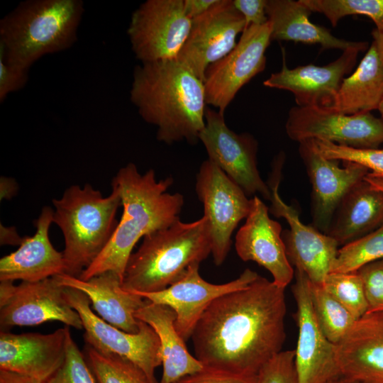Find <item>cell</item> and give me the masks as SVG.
<instances>
[{
    "instance_id": "6",
    "label": "cell",
    "mask_w": 383,
    "mask_h": 383,
    "mask_svg": "<svg viewBox=\"0 0 383 383\" xmlns=\"http://www.w3.org/2000/svg\"><path fill=\"white\" fill-rule=\"evenodd\" d=\"M104 197L100 191L86 184L83 188L72 185L60 199L52 200L53 223L65 239L62 251L65 273L79 277L102 252L110 240L121 206L118 188Z\"/></svg>"
},
{
    "instance_id": "23",
    "label": "cell",
    "mask_w": 383,
    "mask_h": 383,
    "mask_svg": "<svg viewBox=\"0 0 383 383\" xmlns=\"http://www.w3.org/2000/svg\"><path fill=\"white\" fill-rule=\"evenodd\" d=\"M53 209L44 206L35 221V233L23 237L19 248L0 260V281L38 282L65 273L62 252L52 245L49 230Z\"/></svg>"
},
{
    "instance_id": "1",
    "label": "cell",
    "mask_w": 383,
    "mask_h": 383,
    "mask_svg": "<svg viewBox=\"0 0 383 383\" xmlns=\"http://www.w3.org/2000/svg\"><path fill=\"white\" fill-rule=\"evenodd\" d=\"M284 290L259 275L215 299L192 333L195 357L204 367L258 374L285 341Z\"/></svg>"
},
{
    "instance_id": "7",
    "label": "cell",
    "mask_w": 383,
    "mask_h": 383,
    "mask_svg": "<svg viewBox=\"0 0 383 383\" xmlns=\"http://www.w3.org/2000/svg\"><path fill=\"white\" fill-rule=\"evenodd\" d=\"M65 295L80 316L86 345L101 353L127 359L143 370L150 383H157L155 371L162 365L160 343L150 326L139 320L138 333L125 332L96 316L82 292L65 287Z\"/></svg>"
},
{
    "instance_id": "44",
    "label": "cell",
    "mask_w": 383,
    "mask_h": 383,
    "mask_svg": "<svg viewBox=\"0 0 383 383\" xmlns=\"http://www.w3.org/2000/svg\"><path fill=\"white\" fill-rule=\"evenodd\" d=\"M0 383H31L28 379L4 370H0Z\"/></svg>"
},
{
    "instance_id": "45",
    "label": "cell",
    "mask_w": 383,
    "mask_h": 383,
    "mask_svg": "<svg viewBox=\"0 0 383 383\" xmlns=\"http://www.w3.org/2000/svg\"><path fill=\"white\" fill-rule=\"evenodd\" d=\"M372 35L383 63V30H379L374 28Z\"/></svg>"
},
{
    "instance_id": "47",
    "label": "cell",
    "mask_w": 383,
    "mask_h": 383,
    "mask_svg": "<svg viewBox=\"0 0 383 383\" xmlns=\"http://www.w3.org/2000/svg\"><path fill=\"white\" fill-rule=\"evenodd\" d=\"M326 383H357L348 379L340 377L333 379H331Z\"/></svg>"
},
{
    "instance_id": "25",
    "label": "cell",
    "mask_w": 383,
    "mask_h": 383,
    "mask_svg": "<svg viewBox=\"0 0 383 383\" xmlns=\"http://www.w3.org/2000/svg\"><path fill=\"white\" fill-rule=\"evenodd\" d=\"M383 226V191L365 179L344 196L333 216L326 234L342 245Z\"/></svg>"
},
{
    "instance_id": "37",
    "label": "cell",
    "mask_w": 383,
    "mask_h": 383,
    "mask_svg": "<svg viewBox=\"0 0 383 383\" xmlns=\"http://www.w3.org/2000/svg\"><path fill=\"white\" fill-rule=\"evenodd\" d=\"M357 272L362 282L367 311L383 309V259L368 263Z\"/></svg>"
},
{
    "instance_id": "22",
    "label": "cell",
    "mask_w": 383,
    "mask_h": 383,
    "mask_svg": "<svg viewBox=\"0 0 383 383\" xmlns=\"http://www.w3.org/2000/svg\"><path fill=\"white\" fill-rule=\"evenodd\" d=\"M340 377L357 383H383V309L367 311L335 345Z\"/></svg>"
},
{
    "instance_id": "38",
    "label": "cell",
    "mask_w": 383,
    "mask_h": 383,
    "mask_svg": "<svg viewBox=\"0 0 383 383\" xmlns=\"http://www.w3.org/2000/svg\"><path fill=\"white\" fill-rule=\"evenodd\" d=\"M174 383H259L258 374H238L204 367L200 371L185 376Z\"/></svg>"
},
{
    "instance_id": "39",
    "label": "cell",
    "mask_w": 383,
    "mask_h": 383,
    "mask_svg": "<svg viewBox=\"0 0 383 383\" xmlns=\"http://www.w3.org/2000/svg\"><path fill=\"white\" fill-rule=\"evenodd\" d=\"M28 79V71L8 63L0 55V101L11 92L23 88Z\"/></svg>"
},
{
    "instance_id": "11",
    "label": "cell",
    "mask_w": 383,
    "mask_h": 383,
    "mask_svg": "<svg viewBox=\"0 0 383 383\" xmlns=\"http://www.w3.org/2000/svg\"><path fill=\"white\" fill-rule=\"evenodd\" d=\"M298 143L324 140L356 148H378L383 143V122L371 112L347 115L329 106L292 107L285 125Z\"/></svg>"
},
{
    "instance_id": "3",
    "label": "cell",
    "mask_w": 383,
    "mask_h": 383,
    "mask_svg": "<svg viewBox=\"0 0 383 383\" xmlns=\"http://www.w3.org/2000/svg\"><path fill=\"white\" fill-rule=\"evenodd\" d=\"M174 180H157L152 169L140 174L130 162L121 167L111 184L120 193L123 213L108 244L79 277L87 280L112 271L122 279L132 250L141 238L171 226L179 219L184 196L167 191Z\"/></svg>"
},
{
    "instance_id": "16",
    "label": "cell",
    "mask_w": 383,
    "mask_h": 383,
    "mask_svg": "<svg viewBox=\"0 0 383 383\" xmlns=\"http://www.w3.org/2000/svg\"><path fill=\"white\" fill-rule=\"evenodd\" d=\"M292 291L296 304L294 318L298 327L295 365L299 383H326L340 377L335 345L325 335L315 316L310 294V281L295 270Z\"/></svg>"
},
{
    "instance_id": "29",
    "label": "cell",
    "mask_w": 383,
    "mask_h": 383,
    "mask_svg": "<svg viewBox=\"0 0 383 383\" xmlns=\"http://www.w3.org/2000/svg\"><path fill=\"white\" fill-rule=\"evenodd\" d=\"M310 294L321 328L326 338L336 345L350 329L355 318L321 285L310 282Z\"/></svg>"
},
{
    "instance_id": "21",
    "label": "cell",
    "mask_w": 383,
    "mask_h": 383,
    "mask_svg": "<svg viewBox=\"0 0 383 383\" xmlns=\"http://www.w3.org/2000/svg\"><path fill=\"white\" fill-rule=\"evenodd\" d=\"M245 219L235 238L238 255L243 261H254L265 268L272 281L285 289L295 271L286 254L280 223L270 218L268 207L257 196L250 199Z\"/></svg>"
},
{
    "instance_id": "4",
    "label": "cell",
    "mask_w": 383,
    "mask_h": 383,
    "mask_svg": "<svg viewBox=\"0 0 383 383\" xmlns=\"http://www.w3.org/2000/svg\"><path fill=\"white\" fill-rule=\"evenodd\" d=\"M84 13L82 0H26L0 20V55L29 71L42 57L72 48Z\"/></svg>"
},
{
    "instance_id": "28",
    "label": "cell",
    "mask_w": 383,
    "mask_h": 383,
    "mask_svg": "<svg viewBox=\"0 0 383 383\" xmlns=\"http://www.w3.org/2000/svg\"><path fill=\"white\" fill-rule=\"evenodd\" d=\"M382 98L383 63L372 41L355 72L343 79L329 107L347 115L371 112Z\"/></svg>"
},
{
    "instance_id": "13",
    "label": "cell",
    "mask_w": 383,
    "mask_h": 383,
    "mask_svg": "<svg viewBox=\"0 0 383 383\" xmlns=\"http://www.w3.org/2000/svg\"><path fill=\"white\" fill-rule=\"evenodd\" d=\"M195 189L210 223L213 262L220 266L229 252L234 230L249 213L250 199L209 159L199 167Z\"/></svg>"
},
{
    "instance_id": "46",
    "label": "cell",
    "mask_w": 383,
    "mask_h": 383,
    "mask_svg": "<svg viewBox=\"0 0 383 383\" xmlns=\"http://www.w3.org/2000/svg\"><path fill=\"white\" fill-rule=\"evenodd\" d=\"M369 173L364 179L369 182L373 187L383 191V179L373 177Z\"/></svg>"
},
{
    "instance_id": "33",
    "label": "cell",
    "mask_w": 383,
    "mask_h": 383,
    "mask_svg": "<svg viewBox=\"0 0 383 383\" xmlns=\"http://www.w3.org/2000/svg\"><path fill=\"white\" fill-rule=\"evenodd\" d=\"M321 286L344 306L356 320L367 312L368 305L362 282L357 271L330 272Z\"/></svg>"
},
{
    "instance_id": "8",
    "label": "cell",
    "mask_w": 383,
    "mask_h": 383,
    "mask_svg": "<svg viewBox=\"0 0 383 383\" xmlns=\"http://www.w3.org/2000/svg\"><path fill=\"white\" fill-rule=\"evenodd\" d=\"M284 153L280 152L273 161L274 176L270 183L271 206L269 211L277 218H284L289 225L282 235L287 258L296 270L302 271L311 282L322 285L331 272L336 259L339 244L331 236L313 226L304 224L299 212L280 197L278 188L284 162Z\"/></svg>"
},
{
    "instance_id": "19",
    "label": "cell",
    "mask_w": 383,
    "mask_h": 383,
    "mask_svg": "<svg viewBox=\"0 0 383 383\" xmlns=\"http://www.w3.org/2000/svg\"><path fill=\"white\" fill-rule=\"evenodd\" d=\"M70 327L42 334H15L0 332V370L28 379L31 383H44L62 366Z\"/></svg>"
},
{
    "instance_id": "42",
    "label": "cell",
    "mask_w": 383,
    "mask_h": 383,
    "mask_svg": "<svg viewBox=\"0 0 383 383\" xmlns=\"http://www.w3.org/2000/svg\"><path fill=\"white\" fill-rule=\"evenodd\" d=\"M23 240V238H21L18 235L14 227H5L1 224V245H20Z\"/></svg>"
},
{
    "instance_id": "34",
    "label": "cell",
    "mask_w": 383,
    "mask_h": 383,
    "mask_svg": "<svg viewBox=\"0 0 383 383\" xmlns=\"http://www.w3.org/2000/svg\"><path fill=\"white\" fill-rule=\"evenodd\" d=\"M311 140L314 149L321 156L331 160L357 163L370 170V175L383 179V149L356 148L324 140Z\"/></svg>"
},
{
    "instance_id": "14",
    "label": "cell",
    "mask_w": 383,
    "mask_h": 383,
    "mask_svg": "<svg viewBox=\"0 0 383 383\" xmlns=\"http://www.w3.org/2000/svg\"><path fill=\"white\" fill-rule=\"evenodd\" d=\"M205 127L199 135L209 160L250 196L260 194L270 200L271 190L257 165L258 143L248 133H237L227 126L224 113L206 107Z\"/></svg>"
},
{
    "instance_id": "32",
    "label": "cell",
    "mask_w": 383,
    "mask_h": 383,
    "mask_svg": "<svg viewBox=\"0 0 383 383\" xmlns=\"http://www.w3.org/2000/svg\"><path fill=\"white\" fill-rule=\"evenodd\" d=\"M383 259V226L343 245L331 272H356L362 266Z\"/></svg>"
},
{
    "instance_id": "40",
    "label": "cell",
    "mask_w": 383,
    "mask_h": 383,
    "mask_svg": "<svg viewBox=\"0 0 383 383\" xmlns=\"http://www.w3.org/2000/svg\"><path fill=\"white\" fill-rule=\"evenodd\" d=\"M267 0H233L235 9L243 16L245 29L251 25L262 26L269 21L266 13Z\"/></svg>"
},
{
    "instance_id": "10",
    "label": "cell",
    "mask_w": 383,
    "mask_h": 383,
    "mask_svg": "<svg viewBox=\"0 0 383 383\" xmlns=\"http://www.w3.org/2000/svg\"><path fill=\"white\" fill-rule=\"evenodd\" d=\"M57 321L77 330L83 328L77 311L65 295V287L57 277L38 282L0 281V325L36 326Z\"/></svg>"
},
{
    "instance_id": "15",
    "label": "cell",
    "mask_w": 383,
    "mask_h": 383,
    "mask_svg": "<svg viewBox=\"0 0 383 383\" xmlns=\"http://www.w3.org/2000/svg\"><path fill=\"white\" fill-rule=\"evenodd\" d=\"M245 27V19L233 0H218L208 11L192 19L177 59L204 82L207 68L235 48Z\"/></svg>"
},
{
    "instance_id": "20",
    "label": "cell",
    "mask_w": 383,
    "mask_h": 383,
    "mask_svg": "<svg viewBox=\"0 0 383 383\" xmlns=\"http://www.w3.org/2000/svg\"><path fill=\"white\" fill-rule=\"evenodd\" d=\"M364 50L360 48H351L326 65L310 64L290 69L287 66L282 48L281 70L272 73L263 84L290 91L299 107L331 106L345 75L352 71L359 52Z\"/></svg>"
},
{
    "instance_id": "36",
    "label": "cell",
    "mask_w": 383,
    "mask_h": 383,
    "mask_svg": "<svg viewBox=\"0 0 383 383\" xmlns=\"http://www.w3.org/2000/svg\"><path fill=\"white\" fill-rule=\"evenodd\" d=\"M259 383H299L294 350H282L258 373Z\"/></svg>"
},
{
    "instance_id": "48",
    "label": "cell",
    "mask_w": 383,
    "mask_h": 383,
    "mask_svg": "<svg viewBox=\"0 0 383 383\" xmlns=\"http://www.w3.org/2000/svg\"><path fill=\"white\" fill-rule=\"evenodd\" d=\"M377 110L379 111L380 115H381V119L383 122V98L382 101H380Z\"/></svg>"
},
{
    "instance_id": "18",
    "label": "cell",
    "mask_w": 383,
    "mask_h": 383,
    "mask_svg": "<svg viewBox=\"0 0 383 383\" xmlns=\"http://www.w3.org/2000/svg\"><path fill=\"white\" fill-rule=\"evenodd\" d=\"M299 152L312 185L311 217L313 226L326 234L333 216L348 192L363 180L370 171L361 165L321 156L311 140L299 143Z\"/></svg>"
},
{
    "instance_id": "43",
    "label": "cell",
    "mask_w": 383,
    "mask_h": 383,
    "mask_svg": "<svg viewBox=\"0 0 383 383\" xmlns=\"http://www.w3.org/2000/svg\"><path fill=\"white\" fill-rule=\"evenodd\" d=\"M0 196L2 199H11L18 190V186L15 180L11 178L1 177L0 180Z\"/></svg>"
},
{
    "instance_id": "9",
    "label": "cell",
    "mask_w": 383,
    "mask_h": 383,
    "mask_svg": "<svg viewBox=\"0 0 383 383\" xmlns=\"http://www.w3.org/2000/svg\"><path fill=\"white\" fill-rule=\"evenodd\" d=\"M192 24L184 0H147L133 12L127 29L131 49L141 63L176 59Z\"/></svg>"
},
{
    "instance_id": "27",
    "label": "cell",
    "mask_w": 383,
    "mask_h": 383,
    "mask_svg": "<svg viewBox=\"0 0 383 383\" xmlns=\"http://www.w3.org/2000/svg\"><path fill=\"white\" fill-rule=\"evenodd\" d=\"M135 316L150 326L158 336L163 367L159 383H174L204 368V365L189 353L186 341L177 331L172 309L145 299Z\"/></svg>"
},
{
    "instance_id": "35",
    "label": "cell",
    "mask_w": 383,
    "mask_h": 383,
    "mask_svg": "<svg viewBox=\"0 0 383 383\" xmlns=\"http://www.w3.org/2000/svg\"><path fill=\"white\" fill-rule=\"evenodd\" d=\"M44 383H97L71 331L67 337L65 358L62 366Z\"/></svg>"
},
{
    "instance_id": "41",
    "label": "cell",
    "mask_w": 383,
    "mask_h": 383,
    "mask_svg": "<svg viewBox=\"0 0 383 383\" xmlns=\"http://www.w3.org/2000/svg\"><path fill=\"white\" fill-rule=\"evenodd\" d=\"M218 0H184L187 16L193 19L208 11Z\"/></svg>"
},
{
    "instance_id": "17",
    "label": "cell",
    "mask_w": 383,
    "mask_h": 383,
    "mask_svg": "<svg viewBox=\"0 0 383 383\" xmlns=\"http://www.w3.org/2000/svg\"><path fill=\"white\" fill-rule=\"evenodd\" d=\"M199 263L188 267L184 274L166 289L148 293L135 292L157 304L170 306L176 314L175 327L187 341L201 317L217 298L246 287L259 275L248 268L236 279L223 284H212L199 274Z\"/></svg>"
},
{
    "instance_id": "2",
    "label": "cell",
    "mask_w": 383,
    "mask_h": 383,
    "mask_svg": "<svg viewBox=\"0 0 383 383\" xmlns=\"http://www.w3.org/2000/svg\"><path fill=\"white\" fill-rule=\"evenodd\" d=\"M130 100L140 117L157 127V140H199L206 124L204 84L177 58L136 65Z\"/></svg>"
},
{
    "instance_id": "31",
    "label": "cell",
    "mask_w": 383,
    "mask_h": 383,
    "mask_svg": "<svg viewBox=\"0 0 383 383\" xmlns=\"http://www.w3.org/2000/svg\"><path fill=\"white\" fill-rule=\"evenodd\" d=\"M311 12L324 15L335 27L345 16L362 15L369 17L375 29L383 30V0H299Z\"/></svg>"
},
{
    "instance_id": "24",
    "label": "cell",
    "mask_w": 383,
    "mask_h": 383,
    "mask_svg": "<svg viewBox=\"0 0 383 383\" xmlns=\"http://www.w3.org/2000/svg\"><path fill=\"white\" fill-rule=\"evenodd\" d=\"M62 286L84 293L99 316L111 325L129 333L140 329L136 311L145 304L140 295L122 287L121 278L114 272L107 271L87 280L67 274L57 275Z\"/></svg>"
},
{
    "instance_id": "30",
    "label": "cell",
    "mask_w": 383,
    "mask_h": 383,
    "mask_svg": "<svg viewBox=\"0 0 383 383\" xmlns=\"http://www.w3.org/2000/svg\"><path fill=\"white\" fill-rule=\"evenodd\" d=\"M84 355L97 383H150L143 370L126 358L101 353L88 345Z\"/></svg>"
},
{
    "instance_id": "12",
    "label": "cell",
    "mask_w": 383,
    "mask_h": 383,
    "mask_svg": "<svg viewBox=\"0 0 383 383\" xmlns=\"http://www.w3.org/2000/svg\"><path fill=\"white\" fill-rule=\"evenodd\" d=\"M271 33L270 21L250 26L235 48L207 68L204 81L206 105L225 113L240 89L265 70Z\"/></svg>"
},
{
    "instance_id": "26",
    "label": "cell",
    "mask_w": 383,
    "mask_h": 383,
    "mask_svg": "<svg viewBox=\"0 0 383 383\" xmlns=\"http://www.w3.org/2000/svg\"><path fill=\"white\" fill-rule=\"evenodd\" d=\"M266 13L271 24V40H289L305 44H319L323 50L344 51L351 48H367V42L338 38L325 27L309 20L311 11L299 0H267Z\"/></svg>"
},
{
    "instance_id": "5",
    "label": "cell",
    "mask_w": 383,
    "mask_h": 383,
    "mask_svg": "<svg viewBox=\"0 0 383 383\" xmlns=\"http://www.w3.org/2000/svg\"><path fill=\"white\" fill-rule=\"evenodd\" d=\"M211 250V226L205 216L191 223L178 219L143 238L128 259L122 287L140 293L163 290L177 281L189 265L206 260Z\"/></svg>"
}]
</instances>
